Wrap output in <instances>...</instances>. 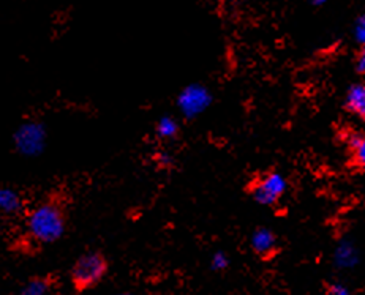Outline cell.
Returning <instances> with one entry per match:
<instances>
[{"label":"cell","instance_id":"1","mask_svg":"<svg viewBox=\"0 0 365 295\" xmlns=\"http://www.w3.org/2000/svg\"><path fill=\"white\" fill-rule=\"evenodd\" d=\"M67 227V210L57 197L45 199L26 213V234L36 245H53L59 242Z\"/></svg>","mask_w":365,"mask_h":295},{"label":"cell","instance_id":"2","mask_svg":"<svg viewBox=\"0 0 365 295\" xmlns=\"http://www.w3.org/2000/svg\"><path fill=\"white\" fill-rule=\"evenodd\" d=\"M109 262L101 252H86L78 257L70 270V281L76 292L97 287L108 275Z\"/></svg>","mask_w":365,"mask_h":295},{"label":"cell","instance_id":"3","mask_svg":"<svg viewBox=\"0 0 365 295\" xmlns=\"http://www.w3.org/2000/svg\"><path fill=\"white\" fill-rule=\"evenodd\" d=\"M13 149L24 158H36L45 153L48 145V128L45 122L29 119L21 122L11 135Z\"/></svg>","mask_w":365,"mask_h":295},{"label":"cell","instance_id":"4","mask_svg":"<svg viewBox=\"0 0 365 295\" xmlns=\"http://www.w3.org/2000/svg\"><path fill=\"white\" fill-rule=\"evenodd\" d=\"M288 191V180L279 171H267L258 175L247 187V193L255 202L264 207H274L282 201V197Z\"/></svg>","mask_w":365,"mask_h":295},{"label":"cell","instance_id":"5","mask_svg":"<svg viewBox=\"0 0 365 295\" xmlns=\"http://www.w3.org/2000/svg\"><path fill=\"white\" fill-rule=\"evenodd\" d=\"M214 95L207 86L201 83H192L185 86L178 93L176 106L185 120H195L210 108Z\"/></svg>","mask_w":365,"mask_h":295},{"label":"cell","instance_id":"6","mask_svg":"<svg viewBox=\"0 0 365 295\" xmlns=\"http://www.w3.org/2000/svg\"><path fill=\"white\" fill-rule=\"evenodd\" d=\"M250 247H252L253 254L262 262L274 261L282 252V247L279 243V237H277V234L272 229H269V227H264V226L257 227V229L252 232Z\"/></svg>","mask_w":365,"mask_h":295},{"label":"cell","instance_id":"7","mask_svg":"<svg viewBox=\"0 0 365 295\" xmlns=\"http://www.w3.org/2000/svg\"><path fill=\"white\" fill-rule=\"evenodd\" d=\"M348 153V166L356 171H361L365 166V138L361 131H348L343 135Z\"/></svg>","mask_w":365,"mask_h":295},{"label":"cell","instance_id":"8","mask_svg":"<svg viewBox=\"0 0 365 295\" xmlns=\"http://www.w3.org/2000/svg\"><path fill=\"white\" fill-rule=\"evenodd\" d=\"M24 197L18 190L0 185V215L18 217L24 212Z\"/></svg>","mask_w":365,"mask_h":295},{"label":"cell","instance_id":"9","mask_svg":"<svg viewBox=\"0 0 365 295\" xmlns=\"http://www.w3.org/2000/svg\"><path fill=\"white\" fill-rule=\"evenodd\" d=\"M343 109L357 119H365V86L364 83H354L348 87L343 98Z\"/></svg>","mask_w":365,"mask_h":295},{"label":"cell","instance_id":"10","mask_svg":"<svg viewBox=\"0 0 365 295\" xmlns=\"http://www.w3.org/2000/svg\"><path fill=\"white\" fill-rule=\"evenodd\" d=\"M155 136L160 141H176L180 136V123L176 117L163 115L155 123Z\"/></svg>","mask_w":365,"mask_h":295},{"label":"cell","instance_id":"11","mask_svg":"<svg viewBox=\"0 0 365 295\" xmlns=\"http://www.w3.org/2000/svg\"><path fill=\"white\" fill-rule=\"evenodd\" d=\"M54 281L51 276H34L21 287L18 295H53Z\"/></svg>","mask_w":365,"mask_h":295},{"label":"cell","instance_id":"12","mask_svg":"<svg viewBox=\"0 0 365 295\" xmlns=\"http://www.w3.org/2000/svg\"><path fill=\"white\" fill-rule=\"evenodd\" d=\"M335 265L339 269H349L354 267L357 264V249L353 245L351 242L348 240H341L339 243V248L335 249V256H334Z\"/></svg>","mask_w":365,"mask_h":295},{"label":"cell","instance_id":"13","mask_svg":"<svg viewBox=\"0 0 365 295\" xmlns=\"http://www.w3.org/2000/svg\"><path fill=\"white\" fill-rule=\"evenodd\" d=\"M353 38L357 44V48H364L365 46V16L364 13L359 14L354 19V24H353Z\"/></svg>","mask_w":365,"mask_h":295},{"label":"cell","instance_id":"14","mask_svg":"<svg viewBox=\"0 0 365 295\" xmlns=\"http://www.w3.org/2000/svg\"><path fill=\"white\" fill-rule=\"evenodd\" d=\"M230 264H231L230 256L226 254L225 252H215L212 254V257H210V269H212L214 271L228 270Z\"/></svg>","mask_w":365,"mask_h":295},{"label":"cell","instance_id":"15","mask_svg":"<svg viewBox=\"0 0 365 295\" xmlns=\"http://www.w3.org/2000/svg\"><path fill=\"white\" fill-rule=\"evenodd\" d=\"M326 295H351L348 287L341 283H327Z\"/></svg>","mask_w":365,"mask_h":295},{"label":"cell","instance_id":"16","mask_svg":"<svg viewBox=\"0 0 365 295\" xmlns=\"http://www.w3.org/2000/svg\"><path fill=\"white\" fill-rule=\"evenodd\" d=\"M354 70L357 75L364 76V73H365V49L364 48L357 49L356 57H354Z\"/></svg>","mask_w":365,"mask_h":295},{"label":"cell","instance_id":"17","mask_svg":"<svg viewBox=\"0 0 365 295\" xmlns=\"http://www.w3.org/2000/svg\"><path fill=\"white\" fill-rule=\"evenodd\" d=\"M153 160H155V163H157V166L158 167H162V169H170L171 166H173V157L170 153H166V152H160V153H157L155 157H153Z\"/></svg>","mask_w":365,"mask_h":295},{"label":"cell","instance_id":"18","mask_svg":"<svg viewBox=\"0 0 365 295\" xmlns=\"http://www.w3.org/2000/svg\"><path fill=\"white\" fill-rule=\"evenodd\" d=\"M307 4L315 6V9H319V6H324L326 4H329V0H305Z\"/></svg>","mask_w":365,"mask_h":295},{"label":"cell","instance_id":"19","mask_svg":"<svg viewBox=\"0 0 365 295\" xmlns=\"http://www.w3.org/2000/svg\"><path fill=\"white\" fill-rule=\"evenodd\" d=\"M113 295H135V294H131V292H118V294H113Z\"/></svg>","mask_w":365,"mask_h":295},{"label":"cell","instance_id":"20","mask_svg":"<svg viewBox=\"0 0 365 295\" xmlns=\"http://www.w3.org/2000/svg\"><path fill=\"white\" fill-rule=\"evenodd\" d=\"M225 4H226V0H218V5L220 6H225Z\"/></svg>","mask_w":365,"mask_h":295}]
</instances>
